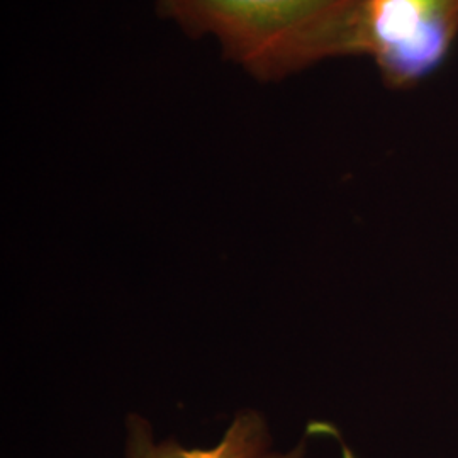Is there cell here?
Masks as SVG:
<instances>
[{"mask_svg":"<svg viewBox=\"0 0 458 458\" xmlns=\"http://www.w3.org/2000/svg\"><path fill=\"white\" fill-rule=\"evenodd\" d=\"M457 36L458 0H367L357 56H369L389 89L404 90L442 65Z\"/></svg>","mask_w":458,"mask_h":458,"instance_id":"obj_2","label":"cell"},{"mask_svg":"<svg viewBox=\"0 0 458 458\" xmlns=\"http://www.w3.org/2000/svg\"><path fill=\"white\" fill-rule=\"evenodd\" d=\"M192 38L211 36L223 56L259 82L357 56L367 0H155Z\"/></svg>","mask_w":458,"mask_h":458,"instance_id":"obj_1","label":"cell"},{"mask_svg":"<svg viewBox=\"0 0 458 458\" xmlns=\"http://www.w3.org/2000/svg\"><path fill=\"white\" fill-rule=\"evenodd\" d=\"M306 442L287 454L270 450V435L255 411L236 414L223 438L211 448H185L179 443H155L145 420L132 416L128 423V458H302Z\"/></svg>","mask_w":458,"mask_h":458,"instance_id":"obj_3","label":"cell"}]
</instances>
